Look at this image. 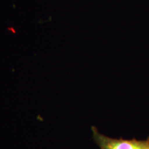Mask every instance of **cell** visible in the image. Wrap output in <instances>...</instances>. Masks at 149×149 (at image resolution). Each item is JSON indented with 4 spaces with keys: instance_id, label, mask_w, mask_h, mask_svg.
<instances>
[{
    "instance_id": "cell-1",
    "label": "cell",
    "mask_w": 149,
    "mask_h": 149,
    "mask_svg": "<svg viewBox=\"0 0 149 149\" xmlns=\"http://www.w3.org/2000/svg\"><path fill=\"white\" fill-rule=\"evenodd\" d=\"M93 140L100 149H147L149 145V137L146 140L139 141L135 139H115L100 133L95 126H92Z\"/></svg>"
},
{
    "instance_id": "cell-2",
    "label": "cell",
    "mask_w": 149,
    "mask_h": 149,
    "mask_svg": "<svg viewBox=\"0 0 149 149\" xmlns=\"http://www.w3.org/2000/svg\"><path fill=\"white\" fill-rule=\"evenodd\" d=\"M147 149H149V145H148V148H147Z\"/></svg>"
}]
</instances>
